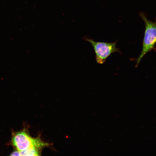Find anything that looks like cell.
<instances>
[{
  "mask_svg": "<svg viewBox=\"0 0 156 156\" xmlns=\"http://www.w3.org/2000/svg\"><path fill=\"white\" fill-rule=\"evenodd\" d=\"M28 128L25 126L21 130L13 131L9 144L19 152L32 150L41 153L43 148L49 146L50 144L43 141L40 137H32L29 135Z\"/></svg>",
  "mask_w": 156,
  "mask_h": 156,
  "instance_id": "1",
  "label": "cell"
},
{
  "mask_svg": "<svg viewBox=\"0 0 156 156\" xmlns=\"http://www.w3.org/2000/svg\"><path fill=\"white\" fill-rule=\"evenodd\" d=\"M140 15L145 23V29L142 48L140 56L137 59L136 67L147 53L152 50H155L156 23L148 19L143 12H140Z\"/></svg>",
  "mask_w": 156,
  "mask_h": 156,
  "instance_id": "2",
  "label": "cell"
},
{
  "mask_svg": "<svg viewBox=\"0 0 156 156\" xmlns=\"http://www.w3.org/2000/svg\"><path fill=\"white\" fill-rule=\"evenodd\" d=\"M10 156H20V153L18 151L15 149L10 154Z\"/></svg>",
  "mask_w": 156,
  "mask_h": 156,
  "instance_id": "4",
  "label": "cell"
},
{
  "mask_svg": "<svg viewBox=\"0 0 156 156\" xmlns=\"http://www.w3.org/2000/svg\"><path fill=\"white\" fill-rule=\"evenodd\" d=\"M83 39L92 45L95 53L96 61L98 64H102L105 62L107 58L113 53H121L120 49L116 47L117 41L111 43L95 41L86 36Z\"/></svg>",
  "mask_w": 156,
  "mask_h": 156,
  "instance_id": "3",
  "label": "cell"
}]
</instances>
